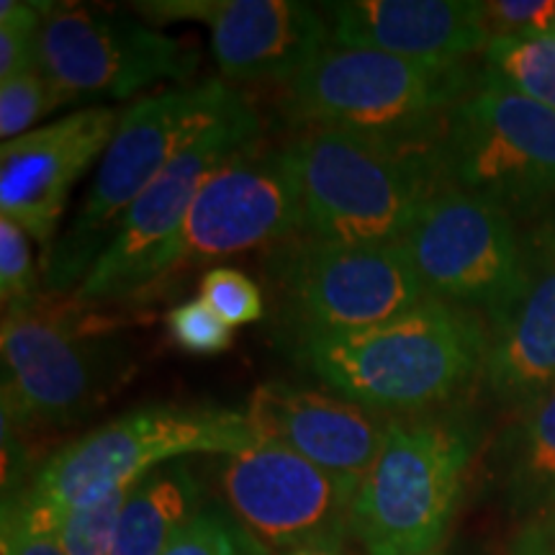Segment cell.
I'll use <instances>...</instances> for the list:
<instances>
[{
    "label": "cell",
    "mask_w": 555,
    "mask_h": 555,
    "mask_svg": "<svg viewBox=\"0 0 555 555\" xmlns=\"http://www.w3.org/2000/svg\"><path fill=\"white\" fill-rule=\"evenodd\" d=\"M258 446L245 409L150 404L93 427L41 463L29 486L3 506V535H54L67 509L189 455H232Z\"/></svg>",
    "instance_id": "1"
},
{
    "label": "cell",
    "mask_w": 555,
    "mask_h": 555,
    "mask_svg": "<svg viewBox=\"0 0 555 555\" xmlns=\"http://www.w3.org/2000/svg\"><path fill=\"white\" fill-rule=\"evenodd\" d=\"M291 352L337 397L384 416H409L468 384L483 365L486 337L468 311L425 298L376 327L311 339Z\"/></svg>",
    "instance_id": "2"
},
{
    "label": "cell",
    "mask_w": 555,
    "mask_h": 555,
    "mask_svg": "<svg viewBox=\"0 0 555 555\" xmlns=\"http://www.w3.org/2000/svg\"><path fill=\"white\" fill-rule=\"evenodd\" d=\"M242 106L247 101L237 90L221 80H206L144 95L124 111L78 214L41 262L47 288L54 294L78 288L116 237L134 201L180 152Z\"/></svg>",
    "instance_id": "3"
},
{
    "label": "cell",
    "mask_w": 555,
    "mask_h": 555,
    "mask_svg": "<svg viewBox=\"0 0 555 555\" xmlns=\"http://www.w3.org/2000/svg\"><path fill=\"white\" fill-rule=\"evenodd\" d=\"M281 152L301 196V232L339 245H399L440 189L437 150L304 127Z\"/></svg>",
    "instance_id": "4"
},
{
    "label": "cell",
    "mask_w": 555,
    "mask_h": 555,
    "mask_svg": "<svg viewBox=\"0 0 555 555\" xmlns=\"http://www.w3.org/2000/svg\"><path fill=\"white\" fill-rule=\"evenodd\" d=\"M463 90L466 67L461 62L330 47L288 82L283 111L298 129H343L435 152V131H446V114L463 101Z\"/></svg>",
    "instance_id": "5"
},
{
    "label": "cell",
    "mask_w": 555,
    "mask_h": 555,
    "mask_svg": "<svg viewBox=\"0 0 555 555\" xmlns=\"http://www.w3.org/2000/svg\"><path fill=\"white\" fill-rule=\"evenodd\" d=\"M270 319L291 350L376 327L425 301L399 245H339L296 232L262 260Z\"/></svg>",
    "instance_id": "6"
},
{
    "label": "cell",
    "mask_w": 555,
    "mask_h": 555,
    "mask_svg": "<svg viewBox=\"0 0 555 555\" xmlns=\"http://www.w3.org/2000/svg\"><path fill=\"white\" fill-rule=\"evenodd\" d=\"M470 457L474 437L455 416H391L350 512V538L363 555H422L442 547Z\"/></svg>",
    "instance_id": "7"
},
{
    "label": "cell",
    "mask_w": 555,
    "mask_h": 555,
    "mask_svg": "<svg viewBox=\"0 0 555 555\" xmlns=\"http://www.w3.org/2000/svg\"><path fill=\"white\" fill-rule=\"evenodd\" d=\"M3 425H73L114 399L137 373L134 347L106 322L37 304L5 311Z\"/></svg>",
    "instance_id": "8"
},
{
    "label": "cell",
    "mask_w": 555,
    "mask_h": 555,
    "mask_svg": "<svg viewBox=\"0 0 555 555\" xmlns=\"http://www.w3.org/2000/svg\"><path fill=\"white\" fill-rule=\"evenodd\" d=\"M183 39L127 13L47 3L37 65L62 106L124 101L163 82H183L198 67Z\"/></svg>",
    "instance_id": "9"
},
{
    "label": "cell",
    "mask_w": 555,
    "mask_h": 555,
    "mask_svg": "<svg viewBox=\"0 0 555 555\" xmlns=\"http://www.w3.org/2000/svg\"><path fill=\"white\" fill-rule=\"evenodd\" d=\"M301 227V196L283 152L249 144L198 191L176 240L152 270L147 294L185 270L273 247Z\"/></svg>",
    "instance_id": "10"
},
{
    "label": "cell",
    "mask_w": 555,
    "mask_h": 555,
    "mask_svg": "<svg viewBox=\"0 0 555 555\" xmlns=\"http://www.w3.org/2000/svg\"><path fill=\"white\" fill-rule=\"evenodd\" d=\"M217 481L229 517L270 555L350 538L360 483L314 466L294 450L258 442L219 455Z\"/></svg>",
    "instance_id": "11"
},
{
    "label": "cell",
    "mask_w": 555,
    "mask_h": 555,
    "mask_svg": "<svg viewBox=\"0 0 555 555\" xmlns=\"http://www.w3.org/2000/svg\"><path fill=\"white\" fill-rule=\"evenodd\" d=\"M258 139V114L242 106L180 152L129 208L116 237L75 288V301L80 307H95L147 294L159 255L176 240L206 180Z\"/></svg>",
    "instance_id": "12"
},
{
    "label": "cell",
    "mask_w": 555,
    "mask_h": 555,
    "mask_svg": "<svg viewBox=\"0 0 555 555\" xmlns=\"http://www.w3.org/2000/svg\"><path fill=\"white\" fill-rule=\"evenodd\" d=\"M399 247L427 296L455 307H486L494 314L525 275V258L504 206L463 189H437Z\"/></svg>",
    "instance_id": "13"
},
{
    "label": "cell",
    "mask_w": 555,
    "mask_h": 555,
    "mask_svg": "<svg viewBox=\"0 0 555 555\" xmlns=\"http://www.w3.org/2000/svg\"><path fill=\"white\" fill-rule=\"evenodd\" d=\"M437 163L463 191L499 204L553 191L555 111L486 73L481 88L450 111Z\"/></svg>",
    "instance_id": "14"
},
{
    "label": "cell",
    "mask_w": 555,
    "mask_h": 555,
    "mask_svg": "<svg viewBox=\"0 0 555 555\" xmlns=\"http://www.w3.org/2000/svg\"><path fill=\"white\" fill-rule=\"evenodd\" d=\"M134 11L152 24H204L221 75L240 82L288 86L332 47L322 9L296 0H150Z\"/></svg>",
    "instance_id": "15"
},
{
    "label": "cell",
    "mask_w": 555,
    "mask_h": 555,
    "mask_svg": "<svg viewBox=\"0 0 555 555\" xmlns=\"http://www.w3.org/2000/svg\"><path fill=\"white\" fill-rule=\"evenodd\" d=\"M119 121V111L90 106L0 147V214L37 240L44 258L60 237L69 191L101 163Z\"/></svg>",
    "instance_id": "16"
},
{
    "label": "cell",
    "mask_w": 555,
    "mask_h": 555,
    "mask_svg": "<svg viewBox=\"0 0 555 555\" xmlns=\"http://www.w3.org/2000/svg\"><path fill=\"white\" fill-rule=\"evenodd\" d=\"M247 420L258 442H275L330 474L363 481L386 442L391 416L337 393L268 380L249 397Z\"/></svg>",
    "instance_id": "17"
},
{
    "label": "cell",
    "mask_w": 555,
    "mask_h": 555,
    "mask_svg": "<svg viewBox=\"0 0 555 555\" xmlns=\"http://www.w3.org/2000/svg\"><path fill=\"white\" fill-rule=\"evenodd\" d=\"M332 47L406 60L461 62L491 41L483 3L468 0H343L319 5Z\"/></svg>",
    "instance_id": "18"
},
{
    "label": "cell",
    "mask_w": 555,
    "mask_h": 555,
    "mask_svg": "<svg viewBox=\"0 0 555 555\" xmlns=\"http://www.w3.org/2000/svg\"><path fill=\"white\" fill-rule=\"evenodd\" d=\"M491 319L486 380L504 401L530 404L555 384V247L525 262L517 291Z\"/></svg>",
    "instance_id": "19"
},
{
    "label": "cell",
    "mask_w": 555,
    "mask_h": 555,
    "mask_svg": "<svg viewBox=\"0 0 555 555\" xmlns=\"http://www.w3.org/2000/svg\"><path fill=\"white\" fill-rule=\"evenodd\" d=\"M204 509V486L189 463H165L129 489L111 555H163Z\"/></svg>",
    "instance_id": "20"
},
{
    "label": "cell",
    "mask_w": 555,
    "mask_h": 555,
    "mask_svg": "<svg viewBox=\"0 0 555 555\" xmlns=\"http://www.w3.org/2000/svg\"><path fill=\"white\" fill-rule=\"evenodd\" d=\"M506 489L519 509H555V384L525 404L506 440Z\"/></svg>",
    "instance_id": "21"
},
{
    "label": "cell",
    "mask_w": 555,
    "mask_h": 555,
    "mask_svg": "<svg viewBox=\"0 0 555 555\" xmlns=\"http://www.w3.org/2000/svg\"><path fill=\"white\" fill-rule=\"evenodd\" d=\"M486 57L491 75L555 111V34L491 39Z\"/></svg>",
    "instance_id": "22"
},
{
    "label": "cell",
    "mask_w": 555,
    "mask_h": 555,
    "mask_svg": "<svg viewBox=\"0 0 555 555\" xmlns=\"http://www.w3.org/2000/svg\"><path fill=\"white\" fill-rule=\"evenodd\" d=\"M129 489L111 491L95 502L67 509L54 525V538L67 555H111L114 553L116 525Z\"/></svg>",
    "instance_id": "23"
},
{
    "label": "cell",
    "mask_w": 555,
    "mask_h": 555,
    "mask_svg": "<svg viewBox=\"0 0 555 555\" xmlns=\"http://www.w3.org/2000/svg\"><path fill=\"white\" fill-rule=\"evenodd\" d=\"M62 106L60 95L41 75L39 67L26 69L16 78L0 80V137L3 142L24 137L47 114Z\"/></svg>",
    "instance_id": "24"
},
{
    "label": "cell",
    "mask_w": 555,
    "mask_h": 555,
    "mask_svg": "<svg viewBox=\"0 0 555 555\" xmlns=\"http://www.w3.org/2000/svg\"><path fill=\"white\" fill-rule=\"evenodd\" d=\"M44 9L47 3H29V0L0 3V80L39 67L37 50Z\"/></svg>",
    "instance_id": "25"
},
{
    "label": "cell",
    "mask_w": 555,
    "mask_h": 555,
    "mask_svg": "<svg viewBox=\"0 0 555 555\" xmlns=\"http://www.w3.org/2000/svg\"><path fill=\"white\" fill-rule=\"evenodd\" d=\"M37 294L39 273L29 234L16 221L0 217V298H3V309L16 311L31 307L39 301Z\"/></svg>",
    "instance_id": "26"
},
{
    "label": "cell",
    "mask_w": 555,
    "mask_h": 555,
    "mask_svg": "<svg viewBox=\"0 0 555 555\" xmlns=\"http://www.w3.org/2000/svg\"><path fill=\"white\" fill-rule=\"evenodd\" d=\"M198 298H204L232 330L260 322L268 311L262 288L234 268L208 270L198 283Z\"/></svg>",
    "instance_id": "27"
},
{
    "label": "cell",
    "mask_w": 555,
    "mask_h": 555,
    "mask_svg": "<svg viewBox=\"0 0 555 555\" xmlns=\"http://www.w3.org/2000/svg\"><path fill=\"white\" fill-rule=\"evenodd\" d=\"M163 555H266L227 509L206 506Z\"/></svg>",
    "instance_id": "28"
},
{
    "label": "cell",
    "mask_w": 555,
    "mask_h": 555,
    "mask_svg": "<svg viewBox=\"0 0 555 555\" xmlns=\"http://www.w3.org/2000/svg\"><path fill=\"white\" fill-rule=\"evenodd\" d=\"M165 324H168L172 343L191 356H219L234 343L232 327L204 298H191L172 307L165 317Z\"/></svg>",
    "instance_id": "29"
},
{
    "label": "cell",
    "mask_w": 555,
    "mask_h": 555,
    "mask_svg": "<svg viewBox=\"0 0 555 555\" xmlns=\"http://www.w3.org/2000/svg\"><path fill=\"white\" fill-rule=\"evenodd\" d=\"M491 39L555 34L553 0H494L483 3Z\"/></svg>",
    "instance_id": "30"
},
{
    "label": "cell",
    "mask_w": 555,
    "mask_h": 555,
    "mask_svg": "<svg viewBox=\"0 0 555 555\" xmlns=\"http://www.w3.org/2000/svg\"><path fill=\"white\" fill-rule=\"evenodd\" d=\"M512 555H555V512L527 522L512 543Z\"/></svg>",
    "instance_id": "31"
},
{
    "label": "cell",
    "mask_w": 555,
    "mask_h": 555,
    "mask_svg": "<svg viewBox=\"0 0 555 555\" xmlns=\"http://www.w3.org/2000/svg\"><path fill=\"white\" fill-rule=\"evenodd\" d=\"M3 555H67L54 535H3Z\"/></svg>",
    "instance_id": "32"
},
{
    "label": "cell",
    "mask_w": 555,
    "mask_h": 555,
    "mask_svg": "<svg viewBox=\"0 0 555 555\" xmlns=\"http://www.w3.org/2000/svg\"><path fill=\"white\" fill-rule=\"evenodd\" d=\"M266 555H270V553H266ZM281 555H352V553H350V547H347V538H337V540H327V543L298 547V551L281 553Z\"/></svg>",
    "instance_id": "33"
},
{
    "label": "cell",
    "mask_w": 555,
    "mask_h": 555,
    "mask_svg": "<svg viewBox=\"0 0 555 555\" xmlns=\"http://www.w3.org/2000/svg\"><path fill=\"white\" fill-rule=\"evenodd\" d=\"M422 555H446V551H442V547H435V551H429V553H422Z\"/></svg>",
    "instance_id": "34"
}]
</instances>
